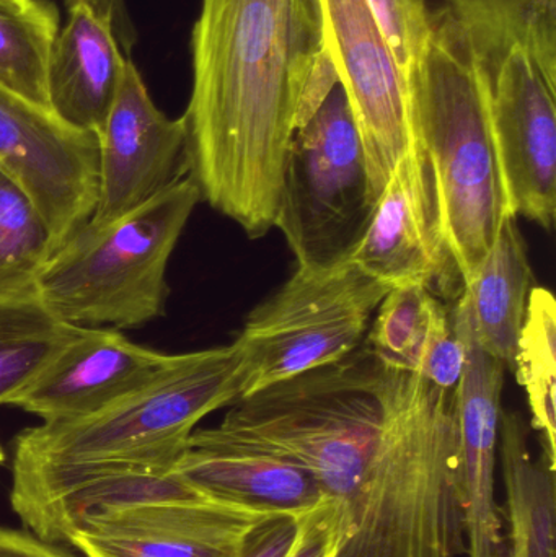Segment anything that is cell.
<instances>
[{
	"mask_svg": "<svg viewBox=\"0 0 556 557\" xmlns=\"http://www.w3.org/2000/svg\"><path fill=\"white\" fill-rule=\"evenodd\" d=\"M191 55L189 176L258 240L274 228L294 133L339 84L320 0H202Z\"/></svg>",
	"mask_w": 556,
	"mask_h": 557,
	"instance_id": "cell-1",
	"label": "cell"
},
{
	"mask_svg": "<svg viewBox=\"0 0 556 557\" xmlns=\"http://www.w3.org/2000/svg\"><path fill=\"white\" fill-rule=\"evenodd\" d=\"M382 395L378 447L332 557L467 556L454 392L382 367Z\"/></svg>",
	"mask_w": 556,
	"mask_h": 557,
	"instance_id": "cell-2",
	"label": "cell"
},
{
	"mask_svg": "<svg viewBox=\"0 0 556 557\" xmlns=\"http://www.w3.org/2000/svg\"><path fill=\"white\" fill-rule=\"evenodd\" d=\"M490 84L433 23L408 81L415 143L433 175L441 231L464 285L485 260L508 215L489 103ZM516 218V215H515Z\"/></svg>",
	"mask_w": 556,
	"mask_h": 557,
	"instance_id": "cell-3",
	"label": "cell"
},
{
	"mask_svg": "<svg viewBox=\"0 0 556 557\" xmlns=\"http://www.w3.org/2000/svg\"><path fill=\"white\" fill-rule=\"evenodd\" d=\"M218 437L309 471L345 525L384 419L382 367L369 350L264 386L228 406Z\"/></svg>",
	"mask_w": 556,
	"mask_h": 557,
	"instance_id": "cell-4",
	"label": "cell"
},
{
	"mask_svg": "<svg viewBox=\"0 0 556 557\" xmlns=\"http://www.w3.org/2000/svg\"><path fill=\"white\" fill-rule=\"evenodd\" d=\"M242 379L244 349L237 339L173 354L165 369L110 408L23 431L15 441L13 467H175L198 422L242 398Z\"/></svg>",
	"mask_w": 556,
	"mask_h": 557,
	"instance_id": "cell-5",
	"label": "cell"
},
{
	"mask_svg": "<svg viewBox=\"0 0 556 557\" xmlns=\"http://www.w3.org/2000/svg\"><path fill=\"white\" fill-rule=\"evenodd\" d=\"M199 201L186 175L114 221H88L46 261L36 295L72 326L126 330L162 317L166 267Z\"/></svg>",
	"mask_w": 556,
	"mask_h": 557,
	"instance_id": "cell-6",
	"label": "cell"
},
{
	"mask_svg": "<svg viewBox=\"0 0 556 557\" xmlns=\"http://www.w3.org/2000/svg\"><path fill=\"white\" fill-rule=\"evenodd\" d=\"M374 212L365 147L342 84L297 127L284 160L274 227L297 268L351 261Z\"/></svg>",
	"mask_w": 556,
	"mask_h": 557,
	"instance_id": "cell-7",
	"label": "cell"
},
{
	"mask_svg": "<svg viewBox=\"0 0 556 557\" xmlns=\"http://www.w3.org/2000/svg\"><path fill=\"white\" fill-rule=\"evenodd\" d=\"M388 290L353 261L325 270L297 268L248 313L237 336L244 349L242 398L353 356Z\"/></svg>",
	"mask_w": 556,
	"mask_h": 557,
	"instance_id": "cell-8",
	"label": "cell"
},
{
	"mask_svg": "<svg viewBox=\"0 0 556 557\" xmlns=\"http://www.w3.org/2000/svg\"><path fill=\"white\" fill-rule=\"evenodd\" d=\"M326 49L365 147L375 206L415 146L408 84L368 0H320Z\"/></svg>",
	"mask_w": 556,
	"mask_h": 557,
	"instance_id": "cell-9",
	"label": "cell"
},
{
	"mask_svg": "<svg viewBox=\"0 0 556 557\" xmlns=\"http://www.w3.org/2000/svg\"><path fill=\"white\" fill-rule=\"evenodd\" d=\"M0 169L22 185L51 232L54 251L94 215L98 139L0 84Z\"/></svg>",
	"mask_w": 556,
	"mask_h": 557,
	"instance_id": "cell-10",
	"label": "cell"
},
{
	"mask_svg": "<svg viewBox=\"0 0 556 557\" xmlns=\"http://www.w3.org/2000/svg\"><path fill=\"white\" fill-rule=\"evenodd\" d=\"M97 139L95 224L134 211L189 175L185 117L172 120L156 107L131 59Z\"/></svg>",
	"mask_w": 556,
	"mask_h": 557,
	"instance_id": "cell-11",
	"label": "cell"
},
{
	"mask_svg": "<svg viewBox=\"0 0 556 557\" xmlns=\"http://www.w3.org/2000/svg\"><path fill=\"white\" fill-rule=\"evenodd\" d=\"M351 261L391 288L424 285L453 301L462 290L441 231L433 175L417 143L379 196Z\"/></svg>",
	"mask_w": 556,
	"mask_h": 557,
	"instance_id": "cell-12",
	"label": "cell"
},
{
	"mask_svg": "<svg viewBox=\"0 0 556 557\" xmlns=\"http://www.w3.org/2000/svg\"><path fill=\"white\" fill-rule=\"evenodd\" d=\"M555 100L556 88L522 51H512L490 84V117L509 211L548 232L556 219Z\"/></svg>",
	"mask_w": 556,
	"mask_h": 557,
	"instance_id": "cell-13",
	"label": "cell"
},
{
	"mask_svg": "<svg viewBox=\"0 0 556 557\" xmlns=\"http://www.w3.org/2000/svg\"><path fill=\"white\" fill-rule=\"evenodd\" d=\"M271 516L208 499L136 504L82 520L71 545L85 557H240Z\"/></svg>",
	"mask_w": 556,
	"mask_h": 557,
	"instance_id": "cell-14",
	"label": "cell"
},
{
	"mask_svg": "<svg viewBox=\"0 0 556 557\" xmlns=\"http://www.w3.org/2000/svg\"><path fill=\"white\" fill-rule=\"evenodd\" d=\"M172 357L114 327L77 326L10 405L42 422L88 418L146 385Z\"/></svg>",
	"mask_w": 556,
	"mask_h": 557,
	"instance_id": "cell-15",
	"label": "cell"
},
{
	"mask_svg": "<svg viewBox=\"0 0 556 557\" xmlns=\"http://www.w3.org/2000/svg\"><path fill=\"white\" fill-rule=\"evenodd\" d=\"M453 321L466 350L462 376L454 396L467 556L496 557L502 553L503 539L495 471L503 389L508 370L477 343L462 300L453 307Z\"/></svg>",
	"mask_w": 556,
	"mask_h": 557,
	"instance_id": "cell-16",
	"label": "cell"
},
{
	"mask_svg": "<svg viewBox=\"0 0 556 557\" xmlns=\"http://www.w3.org/2000/svg\"><path fill=\"white\" fill-rule=\"evenodd\" d=\"M176 474L206 499L261 512L306 516L330 503L319 481L297 465L195 431Z\"/></svg>",
	"mask_w": 556,
	"mask_h": 557,
	"instance_id": "cell-17",
	"label": "cell"
},
{
	"mask_svg": "<svg viewBox=\"0 0 556 557\" xmlns=\"http://www.w3.org/2000/svg\"><path fill=\"white\" fill-rule=\"evenodd\" d=\"M49 59V107L55 117L100 136L129 59L121 52L113 13L91 0H67Z\"/></svg>",
	"mask_w": 556,
	"mask_h": 557,
	"instance_id": "cell-18",
	"label": "cell"
},
{
	"mask_svg": "<svg viewBox=\"0 0 556 557\" xmlns=\"http://www.w3.org/2000/svg\"><path fill=\"white\" fill-rule=\"evenodd\" d=\"M433 23L489 84L512 51H522L556 88V0H444Z\"/></svg>",
	"mask_w": 556,
	"mask_h": 557,
	"instance_id": "cell-19",
	"label": "cell"
},
{
	"mask_svg": "<svg viewBox=\"0 0 556 557\" xmlns=\"http://www.w3.org/2000/svg\"><path fill=\"white\" fill-rule=\"evenodd\" d=\"M532 282L534 273L518 218L508 215L475 276L464 285L460 295L477 343L511 373Z\"/></svg>",
	"mask_w": 556,
	"mask_h": 557,
	"instance_id": "cell-20",
	"label": "cell"
},
{
	"mask_svg": "<svg viewBox=\"0 0 556 557\" xmlns=\"http://www.w3.org/2000/svg\"><path fill=\"white\" fill-rule=\"evenodd\" d=\"M524 416L503 409L498 455L502 458L508 520L516 557H556L555 465L529 445Z\"/></svg>",
	"mask_w": 556,
	"mask_h": 557,
	"instance_id": "cell-21",
	"label": "cell"
},
{
	"mask_svg": "<svg viewBox=\"0 0 556 557\" xmlns=\"http://www.w3.org/2000/svg\"><path fill=\"white\" fill-rule=\"evenodd\" d=\"M59 28L58 9L48 0H0V84L48 111L49 59Z\"/></svg>",
	"mask_w": 556,
	"mask_h": 557,
	"instance_id": "cell-22",
	"label": "cell"
},
{
	"mask_svg": "<svg viewBox=\"0 0 556 557\" xmlns=\"http://www.w3.org/2000/svg\"><path fill=\"white\" fill-rule=\"evenodd\" d=\"M75 327L54 317L36 294L0 298V405L15 399Z\"/></svg>",
	"mask_w": 556,
	"mask_h": 557,
	"instance_id": "cell-23",
	"label": "cell"
},
{
	"mask_svg": "<svg viewBox=\"0 0 556 557\" xmlns=\"http://www.w3.org/2000/svg\"><path fill=\"white\" fill-rule=\"evenodd\" d=\"M512 373L528 396L542 451L556 467V301L548 288L534 285L529 295Z\"/></svg>",
	"mask_w": 556,
	"mask_h": 557,
	"instance_id": "cell-24",
	"label": "cell"
},
{
	"mask_svg": "<svg viewBox=\"0 0 556 557\" xmlns=\"http://www.w3.org/2000/svg\"><path fill=\"white\" fill-rule=\"evenodd\" d=\"M54 253L51 232L28 193L0 169V298L36 294Z\"/></svg>",
	"mask_w": 556,
	"mask_h": 557,
	"instance_id": "cell-25",
	"label": "cell"
},
{
	"mask_svg": "<svg viewBox=\"0 0 556 557\" xmlns=\"http://www.w3.org/2000/svg\"><path fill=\"white\" fill-rule=\"evenodd\" d=\"M444 300L424 285L392 287L369 327L368 350L385 369L417 373Z\"/></svg>",
	"mask_w": 556,
	"mask_h": 557,
	"instance_id": "cell-26",
	"label": "cell"
},
{
	"mask_svg": "<svg viewBox=\"0 0 556 557\" xmlns=\"http://www.w3.org/2000/svg\"><path fill=\"white\" fill-rule=\"evenodd\" d=\"M368 2L408 84L430 45L431 33H433V12L428 9L427 0H368Z\"/></svg>",
	"mask_w": 556,
	"mask_h": 557,
	"instance_id": "cell-27",
	"label": "cell"
},
{
	"mask_svg": "<svg viewBox=\"0 0 556 557\" xmlns=\"http://www.w3.org/2000/svg\"><path fill=\"white\" fill-rule=\"evenodd\" d=\"M464 363V343L454 327L450 305L444 301L434 318L417 373L437 388L454 392L462 376Z\"/></svg>",
	"mask_w": 556,
	"mask_h": 557,
	"instance_id": "cell-28",
	"label": "cell"
},
{
	"mask_svg": "<svg viewBox=\"0 0 556 557\" xmlns=\"http://www.w3.org/2000/svg\"><path fill=\"white\" fill-rule=\"evenodd\" d=\"M342 525L332 503L317 507L300 519L299 535L287 557H332Z\"/></svg>",
	"mask_w": 556,
	"mask_h": 557,
	"instance_id": "cell-29",
	"label": "cell"
},
{
	"mask_svg": "<svg viewBox=\"0 0 556 557\" xmlns=\"http://www.w3.org/2000/svg\"><path fill=\"white\" fill-rule=\"evenodd\" d=\"M302 516L276 513L268 517L248 536L240 557H287L299 535Z\"/></svg>",
	"mask_w": 556,
	"mask_h": 557,
	"instance_id": "cell-30",
	"label": "cell"
},
{
	"mask_svg": "<svg viewBox=\"0 0 556 557\" xmlns=\"http://www.w3.org/2000/svg\"><path fill=\"white\" fill-rule=\"evenodd\" d=\"M0 557H72L38 536L0 527Z\"/></svg>",
	"mask_w": 556,
	"mask_h": 557,
	"instance_id": "cell-31",
	"label": "cell"
},
{
	"mask_svg": "<svg viewBox=\"0 0 556 557\" xmlns=\"http://www.w3.org/2000/svg\"><path fill=\"white\" fill-rule=\"evenodd\" d=\"M496 557H516V556H515V553H512V552H508V553H503V552H502V553H499V555H498V556H496Z\"/></svg>",
	"mask_w": 556,
	"mask_h": 557,
	"instance_id": "cell-32",
	"label": "cell"
},
{
	"mask_svg": "<svg viewBox=\"0 0 556 557\" xmlns=\"http://www.w3.org/2000/svg\"><path fill=\"white\" fill-rule=\"evenodd\" d=\"M5 461V454H3L2 447H0V463H3Z\"/></svg>",
	"mask_w": 556,
	"mask_h": 557,
	"instance_id": "cell-33",
	"label": "cell"
}]
</instances>
